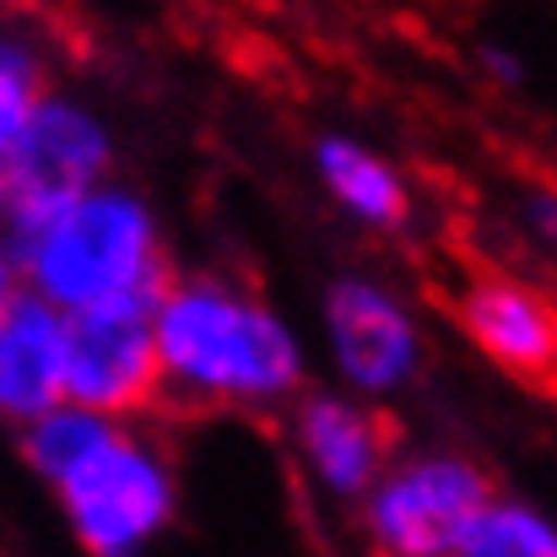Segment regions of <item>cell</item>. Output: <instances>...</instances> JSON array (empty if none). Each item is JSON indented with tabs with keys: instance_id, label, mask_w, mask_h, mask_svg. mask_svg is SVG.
Returning a JSON list of instances; mask_svg holds the SVG:
<instances>
[{
	"instance_id": "cell-3",
	"label": "cell",
	"mask_w": 557,
	"mask_h": 557,
	"mask_svg": "<svg viewBox=\"0 0 557 557\" xmlns=\"http://www.w3.org/2000/svg\"><path fill=\"white\" fill-rule=\"evenodd\" d=\"M49 493L87 557H147L180 520V471L169 449L131 422H114Z\"/></svg>"
},
{
	"instance_id": "cell-2",
	"label": "cell",
	"mask_w": 557,
	"mask_h": 557,
	"mask_svg": "<svg viewBox=\"0 0 557 557\" xmlns=\"http://www.w3.org/2000/svg\"><path fill=\"white\" fill-rule=\"evenodd\" d=\"M22 293L49 304L54 314H87L109 304H152L174 276L169 238L141 189L109 185L87 189L22 244H11Z\"/></svg>"
},
{
	"instance_id": "cell-1",
	"label": "cell",
	"mask_w": 557,
	"mask_h": 557,
	"mask_svg": "<svg viewBox=\"0 0 557 557\" xmlns=\"http://www.w3.org/2000/svg\"><path fill=\"white\" fill-rule=\"evenodd\" d=\"M152 347L163 395L222 411H276L309 389V347L298 325L255 287L189 271L152 298Z\"/></svg>"
},
{
	"instance_id": "cell-8",
	"label": "cell",
	"mask_w": 557,
	"mask_h": 557,
	"mask_svg": "<svg viewBox=\"0 0 557 557\" xmlns=\"http://www.w3.org/2000/svg\"><path fill=\"white\" fill-rule=\"evenodd\" d=\"M293 455L304 476L342 504H363L379 471L389 466V433L369 400H352L342 389H304L287 417Z\"/></svg>"
},
{
	"instance_id": "cell-16",
	"label": "cell",
	"mask_w": 557,
	"mask_h": 557,
	"mask_svg": "<svg viewBox=\"0 0 557 557\" xmlns=\"http://www.w3.org/2000/svg\"><path fill=\"white\" fill-rule=\"evenodd\" d=\"M16 298H22V271H16V255H11V244L0 238V314H5Z\"/></svg>"
},
{
	"instance_id": "cell-4",
	"label": "cell",
	"mask_w": 557,
	"mask_h": 557,
	"mask_svg": "<svg viewBox=\"0 0 557 557\" xmlns=\"http://www.w3.org/2000/svg\"><path fill=\"white\" fill-rule=\"evenodd\" d=\"M114 180V131L76 92L44 87L0 152V238L22 244L54 211Z\"/></svg>"
},
{
	"instance_id": "cell-13",
	"label": "cell",
	"mask_w": 557,
	"mask_h": 557,
	"mask_svg": "<svg viewBox=\"0 0 557 557\" xmlns=\"http://www.w3.org/2000/svg\"><path fill=\"white\" fill-rule=\"evenodd\" d=\"M109 428H114V422H103V417H92V411H82V406H71V400H60V406H49L44 417H33L27 428H16V449H22L27 471L49 487V482H54L60 471H71Z\"/></svg>"
},
{
	"instance_id": "cell-14",
	"label": "cell",
	"mask_w": 557,
	"mask_h": 557,
	"mask_svg": "<svg viewBox=\"0 0 557 557\" xmlns=\"http://www.w3.org/2000/svg\"><path fill=\"white\" fill-rule=\"evenodd\" d=\"M44 54L22 38L0 27V152L11 147V136L22 131L27 109L44 98Z\"/></svg>"
},
{
	"instance_id": "cell-7",
	"label": "cell",
	"mask_w": 557,
	"mask_h": 557,
	"mask_svg": "<svg viewBox=\"0 0 557 557\" xmlns=\"http://www.w3.org/2000/svg\"><path fill=\"white\" fill-rule=\"evenodd\" d=\"M60 369H65V400L103 422H131L152 411L163 400L152 304H109V309L65 314Z\"/></svg>"
},
{
	"instance_id": "cell-10",
	"label": "cell",
	"mask_w": 557,
	"mask_h": 557,
	"mask_svg": "<svg viewBox=\"0 0 557 557\" xmlns=\"http://www.w3.org/2000/svg\"><path fill=\"white\" fill-rule=\"evenodd\" d=\"M60 336L65 314L27 293L0 314V428H27L33 417L65 400Z\"/></svg>"
},
{
	"instance_id": "cell-11",
	"label": "cell",
	"mask_w": 557,
	"mask_h": 557,
	"mask_svg": "<svg viewBox=\"0 0 557 557\" xmlns=\"http://www.w3.org/2000/svg\"><path fill=\"white\" fill-rule=\"evenodd\" d=\"M314 174H320L325 195L352 222H363V227L389 233V227L411 222V185H406V174L379 147L358 141V136H342V131L320 136L314 141Z\"/></svg>"
},
{
	"instance_id": "cell-15",
	"label": "cell",
	"mask_w": 557,
	"mask_h": 557,
	"mask_svg": "<svg viewBox=\"0 0 557 557\" xmlns=\"http://www.w3.org/2000/svg\"><path fill=\"white\" fill-rule=\"evenodd\" d=\"M482 65L493 71V82H509V87H515V82L525 76L520 54H509V49H498V44H487V49H482Z\"/></svg>"
},
{
	"instance_id": "cell-12",
	"label": "cell",
	"mask_w": 557,
	"mask_h": 557,
	"mask_svg": "<svg viewBox=\"0 0 557 557\" xmlns=\"http://www.w3.org/2000/svg\"><path fill=\"white\" fill-rule=\"evenodd\" d=\"M455 557H557V525L531 498H493Z\"/></svg>"
},
{
	"instance_id": "cell-9",
	"label": "cell",
	"mask_w": 557,
	"mask_h": 557,
	"mask_svg": "<svg viewBox=\"0 0 557 557\" xmlns=\"http://www.w3.org/2000/svg\"><path fill=\"white\" fill-rule=\"evenodd\" d=\"M455 320L460 336L509 379L525 384H547L557 369V314L553 298L509 271H487L471 276L466 293L455 298Z\"/></svg>"
},
{
	"instance_id": "cell-5",
	"label": "cell",
	"mask_w": 557,
	"mask_h": 557,
	"mask_svg": "<svg viewBox=\"0 0 557 557\" xmlns=\"http://www.w3.org/2000/svg\"><path fill=\"white\" fill-rule=\"evenodd\" d=\"M493 498L498 487L471 455L417 449L389 455L358 509L373 557H455Z\"/></svg>"
},
{
	"instance_id": "cell-6",
	"label": "cell",
	"mask_w": 557,
	"mask_h": 557,
	"mask_svg": "<svg viewBox=\"0 0 557 557\" xmlns=\"http://www.w3.org/2000/svg\"><path fill=\"white\" fill-rule=\"evenodd\" d=\"M320 342H325L331 373L342 379V395L369 400V406L411 389L428 358L417 309L395 287H384L379 276H363V271H347L325 287Z\"/></svg>"
}]
</instances>
